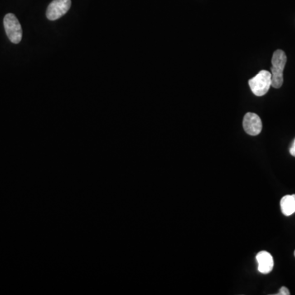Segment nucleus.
I'll return each instance as SVG.
<instances>
[{"label":"nucleus","instance_id":"obj_1","mask_svg":"<svg viewBox=\"0 0 295 295\" xmlns=\"http://www.w3.org/2000/svg\"><path fill=\"white\" fill-rule=\"evenodd\" d=\"M287 58L283 50L277 49L272 59V87L280 89L283 84V71Z\"/></svg>","mask_w":295,"mask_h":295},{"label":"nucleus","instance_id":"obj_2","mask_svg":"<svg viewBox=\"0 0 295 295\" xmlns=\"http://www.w3.org/2000/svg\"><path fill=\"white\" fill-rule=\"evenodd\" d=\"M251 90L256 96H263L272 87V73L267 70H262L256 76L248 80Z\"/></svg>","mask_w":295,"mask_h":295},{"label":"nucleus","instance_id":"obj_3","mask_svg":"<svg viewBox=\"0 0 295 295\" xmlns=\"http://www.w3.org/2000/svg\"><path fill=\"white\" fill-rule=\"evenodd\" d=\"M7 37L12 43L19 44L22 39V29L18 19L12 13L6 15L3 20Z\"/></svg>","mask_w":295,"mask_h":295},{"label":"nucleus","instance_id":"obj_4","mask_svg":"<svg viewBox=\"0 0 295 295\" xmlns=\"http://www.w3.org/2000/svg\"><path fill=\"white\" fill-rule=\"evenodd\" d=\"M71 7V0H54L49 5L46 16L50 21H55L68 12Z\"/></svg>","mask_w":295,"mask_h":295},{"label":"nucleus","instance_id":"obj_5","mask_svg":"<svg viewBox=\"0 0 295 295\" xmlns=\"http://www.w3.org/2000/svg\"><path fill=\"white\" fill-rule=\"evenodd\" d=\"M244 131L250 136H258L262 129V120L258 115L253 113H246L243 122Z\"/></svg>","mask_w":295,"mask_h":295},{"label":"nucleus","instance_id":"obj_6","mask_svg":"<svg viewBox=\"0 0 295 295\" xmlns=\"http://www.w3.org/2000/svg\"><path fill=\"white\" fill-rule=\"evenodd\" d=\"M258 263V271L262 274H268L272 272L274 267V261L272 256L267 251H261L256 256Z\"/></svg>","mask_w":295,"mask_h":295},{"label":"nucleus","instance_id":"obj_7","mask_svg":"<svg viewBox=\"0 0 295 295\" xmlns=\"http://www.w3.org/2000/svg\"><path fill=\"white\" fill-rule=\"evenodd\" d=\"M281 212L285 216L295 213V195H286L281 199Z\"/></svg>","mask_w":295,"mask_h":295},{"label":"nucleus","instance_id":"obj_8","mask_svg":"<svg viewBox=\"0 0 295 295\" xmlns=\"http://www.w3.org/2000/svg\"><path fill=\"white\" fill-rule=\"evenodd\" d=\"M291 295V292L289 291L288 289L286 288V286H282L281 289H280V291H279L278 293L276 294V295Z\"/></svg>","mask_w":295,"mask_h":295},{"label":"nucleus","instance_id":"obj_9","mask_svg":"<svg viewBox=\"0 0 295 295\" xmlns=\"http://www.w3.org/2000/svg\"><path fill=\"white\" fill-rule=\"evenodd\" d=\"M290 153L293 157H295V139L294 140L293 143L291 145V148H290Z\"/></svg>","mask_w":295,"mask_h":295},{"label":"nucleus","instance_id":"obj_10","mask_svg":"<svg viewBox=\"0 0 295 295\" xmlns=\"http://www.w3.org/2000/svg\"><path fill=\"white\" fill-rule=\"evenodd\" d=\"M294 254H295V253H294Z\"/></svg>","mask_w":295,"mask_h":295}]
</instances>
